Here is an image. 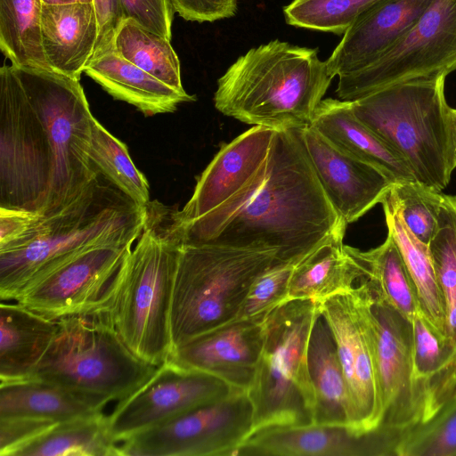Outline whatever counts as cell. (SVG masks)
I'll return each mask as SVG.
<instances>
[{"label": "cell", "mask_w": 456, "mask_h": 456, "mask_svg": "<svg viewBox=\"0 0 456 456\" xmlns=\"http://www.w3.org/2000/svg\"><path fill=\"white\" fill-rule=\"evenodd\" d=\"M94 116L80 84L48 69H0V207L50 215L99 172L89 159Z\"/></svg>", "instance_id": "obj_1"}, {"label": "cell", "mask_w": 456, "mask_h": 456, "mask_svg": "<svg viewBox=\"0 0 456 456\" xmlns=\"http://www.w3.org/2000/svg\"><path fill=\"white\" fill-rule=\"evenodd\" d=\"M347 224L338 215L294 130H277L251 182L207 215L176 229L182 243L276 252L297 263Z\"/></svg>", "instance_id": "obj_2"}, {"label": "cell", "mask_w": 456, "mask_h": 456, "mask_svg": "<svg viewBox=\"0 0 456 456\" xmlns=\"http://www.w3.org/2000/svg\"><path fill=\"white\" fill-rule=\"evenodd\" d=\"M333 77L316 49L273 40L240 56L218 79L216 109L273 130L311 125Z\"/></svg>", "instance_id": "obj_3"}, {"label": "cell", "mask_w": 456, "mask_h": 456, "mask_svg": "<svg viewBox=\"0 0 456 456\" xmlns=\"http://www.w3.org/2000/svg\"><path fill=\"white\" fill-rule=\"evenodd\" d=\"M148 208L135 204L99 173L75 200L43 216L28 240L0 253L1 301L14 300L32 282L86 248L134 244L146 224Z\"/></svg>", "instance_id": "obj_4"}, {"label": "cell", "mask_w": 456, "mask_h": 456, "mask_svg": "<svg viewBox=\"0 0 456 456\" xmlns=\"http://www.w3.org/2000/svg\"><path fill=\"white\" fill-rule=\"evenodd\" d=\"M158 206L151 203L142 232L94 311L137 357L156 367L173 352L170 314L179 251L169 213Z\"/></svg>", "instance_id": "obj_5"}, {"label": "cell", "mask_w": 456, "mask_h": 456, "mask_svg": "<svg viewBox=\"0 0 456 456\" xmlns=\"http://www.w3.org/2000/svg\"><path fill=\"white\" fill-rule=\"evenodd\" d=\"M446 76L395 85L350 102L354 114L412 173L437 191L453 171Z\"/></svg>", "instance_id": "obj_6"}, {"label": "cell", "mask_w": 456, "mask_h": 456, "mask_svg": "<svg viewBox=\"0 0 456 456\" xmlns=\"http://www.w3.org/2000/svg\"><path fill=\"white\" fill-rule=\"evenodd\" d=\"M276 252L179 242L170 328L173 350L236 320L254 280Z\"/></svg>", "instance_id": "obj_7"}, {"label": "cell", "mask_w": 456, "mask_h": 456, "mask_svg": "<svg viewBox=\"0 0 456 456\" xmlns=\"http://www.w3.org/2000/svg\"><path fill=\"white\" fill-rule=\"evenodd\" d=\"M319 303L288 300L263 322V346L247 389L253 406L251 436L266 428L314 422V393L307 348Z\"/></svg>", "instance_id": "obj_8"}, {"label": "cell", "mask_w": 456, "mask_h": 456, "mask_svg": "<svg viewBox=\"0 0 456 456\" xmlns=\"http://www.w3.org/2000/svg\"><path fill=\"white\" fill-rule=\"evenodd\" d=\"M58 321V330L29 378L49 381L103 408L143 384L157 367L137 357L98 312Z\"/></svg>", "instance_id": "obj_9"}, {"label": "cell", "mask_w": 456, "mask_h": 456, "mask_svg": "<svg viewBox=\"0 0 456 456\" xmlns=\"http://www.w3.org/2000/svg\"><path fill=\"white\" fill-rule=\"evenodd\" d=\"M354 290L372 345L382 407L376 431L394 447L400 436L422 422L425 411L413 372L412 322L375 299L364 283Z\"/></svg>", "instance_id": "obj_10"}, {"label": "cell", "mask_w": 456, "mask_h": 456, "mask_svg": "<svg viewBox=\"0 0 456 456\" xmlns=\"http://www.w3.org/2000/svg\"><path fill=\"white\" fill-rule=\"evenodd\" d=\"M456 69V0H434L418 22L367 67L338 77L339 100L352 102Z\"/></svg>", "instance_id": "obj_11"}, {"label": "cell", "mask_w": 456, "mask_h": 456, "mask_svg": "<svg viewBox=\"0 0 456 456\" xmlns=\"http://www.w3.org/2000/svg\"><path fill=\"white\" fill-rule=\"evenodd\" d=\"M253 412L247 391L234 389L123 441L120 456H235L251 436Z\"/></svg>", "instance_id": "obj_12"}, {"label": "cell", "mask_w": 456, "mask_h": 456, "mask_svg": "<svg viewBox=\"0 0 456 456\" xmlns=\"http://www.w3.org/2000/svg\"><path fill=\"white\" fill-rule=\"evenodd\" d=\"M235 388L224 379L183 367L168 359L138 388L118 401L108 415L117 443L174 419L202 404L223 398Z\"/></svg>", "instance_id": "obj_13"}, {"label": "cell", "mask_w": 456, "mask_h": 456, "mask_svg": "<svg viewBox=\"0 0 456 456\" xmlns=\"http://www.w3.org/2000/svg\"><path fill=\"white\" fill-rule=\"evenodd\" d=\"M132 246L110 243L86 248L32 282L13 301L53 320L94 312Z\"/></svg>", "instance_id": "obj_14"}, {"label": "cell", "mask_w": 456, "mask_h": 456, "mask_svg": "<svg viewBox=\"0 0 456 456\" xmlns=\"http://www.w3.org/2000/svg\"><path fill=\"white\" fill-rule=\"evenodd\" d=\"M332 332L345 376L350 429L358 436L376 431L382 420L373 349L354 287L319 303Z\"/></svg>", "instance_id": "obj_15"}, {"label": "cell", "mask_w": 456, "mask_h": 456, "mask_svg": "<svg viewBox=\"0 0 456 456\" xmlns=\"http://www.w3.org/2000/svg\"><path fill=\"white\" fill-rule=\"evenodd\" d=\"M296 131L324 193L347 224L381 203L395 183L382 169L338 148L313 126Z\"/></svg>", "instance_id": "obj_16"}, {"label": "cell", "mask_w": 456, "mask_h": 456, "mask_svg": "<svg viewBox=\"0 0 456 456\" xmlns=\"http://www.w3.org/2000/svg\"><path fill=\"white\" fill-rule=\"evenodd\" d=\"M277 130L254 126L224 143L197 179L191 199L180 210L169 212L172 229L212 211L240 192L266 161Z\"/></svg>", "instance_id": "obj_17"}, {"label": "cell", "mask_w": 456, "mask_h": 456, "mask_svg": "<svg viewBox=\"0 0 456 456\" xmlns=\"http://www.w3.org/2000/svg\"><path fill=\"white\" fill-rule=\"evenodd\" d=\"M263 346V322L235 320L175 348L177 364L215 375L232 387L248 388Z\"/></svg>", "instance_id": "obj_18"}, {"label": "cell", "mask_w": 456, "mask_h": 456, "mask_svg": "<svg viewBox=\"0 0 456 456\" xmlns=\"http://www.w3.org/2000/svg\"><path fill=\"white\" fill-rule=\"evenodd\" d=\"M433 1H377L355 19L326 61L330 76H344L372 63L418 22Z\"/></svg>", "instance_id": "obj_19"}, {"label": "cell", "mask_w": 456, "mask_h": 456, "mask_svg": "<svg viewBox=\"0 0 456 456\" xmlns=\"http://www.w3.org/2000/svg\"><path fill=\"white\" fill-rule=\"evenodd\" d=\"M386 455V447L374 431L363 436L345 426H280L250 436L235 456H361Z\"/></svg>", "instance_id": "obj_20"}, {"label": "cell", "mask_w": 456, "mask_h": 456, "mask_svg": "<svg viewBox=\"0 0 456 456\" xmlns=\"http://www.w3.org/2000/svg\"><path fill=\"white\" fill-rule=\"evenodd\" d=\"M98 35L93 4H43L40 39L50 69L80 80L94 56Z\"/></svg>", "instance_id": "obj_21"}, {"label": "cell", "mask_w": 456, "mask_h": 456, "mask_svg": "<svg viewBox=\"0 0 456 456\" xmlns=\"http://www.w3.org/2000/svg\"><path fill=\"white\" fill-rule=\"evenodd\" d=\"M84 73L114 99L136 107L147 117L174 112L180 103L196 100L125 60L114 45L94 57Z\"/></svg>", "instance_id": "obj_22"}, {"label": "cell", "mask_w": 456, "mask_h": 456, "mask_svg": "<svg viewBox=\"0 0 456 456\" xmlns=\"http://www.w3.org/2000/svg\"><path fill=\"white\" fill-rule=\"evenodd\" d=\"M58 321L15 303L0 304V380L31 377L53 342Z\"/></svg>", "instance_id": "obj_23"}, {"label": "cell", "mask_w": 456, "mask_h": 456, "mask_svg": "<svg viewBox=\"0 0 456 456\" xmlns=\"http://www.w3.org/2000/svg\"><path fill=\"white\" fill-rule=\"evenodd\" d=\"M310 126L338 148L382 169L395 183L415 181L402 159L356 118L350 102L322 100Z\"/></svg>", "instance_id": "obj_24"}, {"label": "cell", "mask_w": 456, "mask_h": 456, "mask_svg": "<svg viewBox=\"0 0 456 456\" xmlns=\"http://www.w3.org/2000/svg\"><path fill=\"white\" fill-rule=\"evenodd\" d=\"M344 234L331 236L300 259L290 278L288 300L321 303L350 290L363 276L359 261L343 244Z\"/></svg>", "instance_id": "obj_25"}, {"label": "cell", "mask_w": 456, "mask_h": 456, "mask_svg": "<svg viewBox=\"0 0 456 456\" xmlns=\"http://www.w3.org/2000/svg\"><path fill=\"white\" fill-rule=\"evenodd\" d=\"M307 363L315 399L313 424L345 426L350 429L345 376L332 332L321 313L310 334Z\"/></svg>", "instance_id": "obj_26"}, {"label": "cell", "mask_w": 456, "mask_h": 456, "mask_svg": "<svg viewBox=\"0 0 456 456\" xmlns=\"http://www.w3.org/2000/svg\"><path fill=\"white\" fill-rule=\"evenodd\" d=\"M93 400L36 378L0 383V417L31 416L58 423L102 412Z\"/></svg>", "instance_id": "obj_27"}, {"label": "cell", "mask_w": 456, "mask_h": 456, "mask_svg": "<svg viewBox=\"0 0 456 456\" xmlns=\"http://www.w3.org/2000/svg\"><path fill=\"white\" fill-rule=\"evenodd\" d=\"M412 328L413 372L425 402L424 422L456 396V347L436 333L420 313Z\"/></svg>", "instance_id": "obj_28"}, {"label": "cell", "mask_w": 456, "mask_h": 456, "mask_svg": "<svg viewBox=\"0 0 456 456\" xmlns=\"http://www.w3.org/2000/svg\"><path fill=\"white\" fill-rule=\"evenodd\" d=\"M363 270L361 283L371 296L412 322L420 313L418 297L403 256L390 234L379 247L367 251L347 246Z\"/></svg>", "instance_id": "obj_29"}, {"label": "cell", "mask_w": 456, "mask_h": 456, "mask_svg": "<svg viewBox=\"0 0 456 456\" xmlns=\"http://www.w3.org/2000/svg\"><path fill=\"white\" fill-rule=\"evenodd\" d=\"M387 233L395 241L415 286L420 314L431 329L445 338V317L428 246L419 241L402 219L391 193L381 202Z\"/></svg>", "instance_id": "obj_30"}, {"label": "cell", "mask_w": 456, "mask_h": 456, "mask_svg": "<svg viewBox=\"0 0 456 456\" xmlns=\"http://www.w3.org/2000/svg\"><path fill=\"white\" fill-rule=\"evenodd\" d=\"M17 456H120L102 412L58 424Z\"/></svg>", "instance_id": "obj_31"}, {"label": "cell", "mask_w": 456, "mask_h": 456, "mask_svg": "<svg viewBox=\"0 0 456 456\" xmlns=\"http://www.w3.org/2000/svg\"><path fill=\"white\" fill-rule=\"evenodd\" d=\"M113 45L126 61L172 88L185 92L181 79L180 61L170 40L131 19L118 28Z\"/></svg>", "instance_id": "obj_32"}, {"label": "cell", "mask_w": 456, "mask_h": 456, "mask_svg": "<svg viewBox=\"0 0 456 456\" xmlns=\"http://www.w3.org/2000/svg\"><path fill=\"white\" fill-rule=\"evenodd\" d=\"M40 0H0V49L11 64L48 69L40 39Z\"/></svg>", "instance_id": "obj_33"}, {"label": "cell", "mask_w": 456, "mask_h": 456, "mask_svg": "<svg viewBox=\"0 0 456 456\" xmlns=\"http://www.w3.org/2000/svg\"><path fill=\"white\" fill-rule=\"evenodd\" d=\"M89 159L94 167L128 199L141 208L150 207L149 183L134 164L126 145L112 135L94 117Z\"/></svg>", "instance_id": "obj_34"}, {"label": "cell", "mask_w": 456, "mask_h": 456, "mask_svg": "<svg viewBox=\"0 0 456 456\" xmlns=\"http://www.w3.org/2000/svg\"><path fill=\"white\" fill-rule=\"evenodd\" d=\"M429 255L445 317V339L456 347V197L444 195Z\"/></svg>", "instance_id": "obj_35"}, {"label": "cell", "mask_w": 456, "mask_h": 456, "mask_svg": "<svg viewBox=\"0 0 456 456\" xmlns=\"http://www.w3.org/2000/svg\"><path fill=\"white\" fill-rule=\"evenodd\" d=\"M398 456H456V396L432 418L400 436Z\"/></svg>", "instance_id": "obj_36"}, {"label": "cell", "mask_w": 456, "mask_h": 456, "mask_svg": "<svg viewBox=\"0 0 456 456\" xmlns=\"http://www.w3.org/2000/svg\"><path fill=\"white\" fill-rule=\"evenodd\" d=\"M377 1L294 0L284 8V15L289 25L341 35Z\"/></svg>", "instance_id": "obj_37"}, {"label": "cell", "mask_w": 456, "mask_h": 456, "mask_svg": "<svg viewBox=\"0 0 456 456\" xmlns=\"http://www.w3.org/2000/svg\"><path fill=\"white\" fill-rule=\"evenodd\" d=\"M390 191L407 228L428 246L436 229L444 194L416 181L396 183Z\"/></svg>", "instance_id": "obj_38"}, {"label": "cell", "mask_w": 456, "mask_h": 456, "mask_svg": "<svg viewBox=\"0 0 456 456\" xmlns=\"http://www.w3.org/2000/svg\"><path fill=\"white\" fill-rule=\"evenodd\" d=\"M296 264L278 262L262 272L251 283L236 320L263 322L286 302Z\"/></svg>", "instance_id": "obj_39"}, {"label": "cell", "mask_w": 456, "mask_h": 456, "mask_svg": "<svg viewBox=\"0 0 456 456\" xmlns=\"http://www.w3.org/2000/svg\"><path fill=\"white\" fill-rule=\"evenodd\" d=\"M58 422L31 416L0 417V456H17Z\"/></svg>", "instance_id": "obj_40"}, {"label": "cell", "mask_w": 456, "mask_h": 456, "mask_svg": "<svg viewBox=\"0 0 456 456\" xmlns=\"http://www.w3.org/2000/svg\"><path fill=\"white\" fill-rule=\"evenodd\" d=\"M120 4L124 20H134L171 41L175 10L170 0H120Z\"/></svg>", "instance_id": "obj_41"}, {"label": "cell", "mask_w": 456, "mask_h": 456, "mask_svg": "<svg viewBox=\"0 0 456 456\" xmlns=\"http://www.w3.org/2000/svg\"><path fill=\"white\" fill-rule=\"evenodd\" d=\"M37 212L0 207V253L23 244L42 218Z\"/></svg>", "instance_id": "obj_42"}, {"label": "cell", "mask_w": 456, "mask_h": 456, "mask_svg": "<svg viewBox=\"0 0 456 456\" xmlns=\"http://www.w3.org/2000/svg\"><path fill=\"white\" fill-rule=\"evenodd\" d=\"M175 12L190 21H215L232 17L237 0H170Z\"/></svg>", "instance_id": "obj_43"}, {"label": "cell", "mask_w": 456, "mask_h": 456, "mask_svg": "<svg viewBox=\"0 0 456 456\" xmlns=\"http://www.w3.org/2000/svg\"><path fill=\"white\" fill-rule=\"evenodd\" d=\"M93 5L99 25L94 58L113 45L116 32L124 16L120 0H93Z\"/></svg>", "instance_id": "obj_44"}, {"label": "cell", "mask_w": 456, "mask_h": 456, "mask_svg": "<svg viewBox=\"0 0 456 456\" xmlns=\"http://www.w3.org/2000/svg\"><path fill=\"white\" fill-rule=\"evenodd\" d=\"M449 125L452 143V167L456 168V109H449Z\"/></svg>", "instance_id": "obj_45"}, {"label": "cell", "mask_w": 456, "mask_h": 456, "mask_svg": "<svg viewBox=\"0 0 456 456\" xmlns=\"http://www.w3.org/2000/svg\"><path fill=\"white\" fill-rule=\"evenodd\" d=\"M45 5H60L70 4H93V0H40Z\"/></svg>", "instance_id": "obj_46"}]
</instances>
